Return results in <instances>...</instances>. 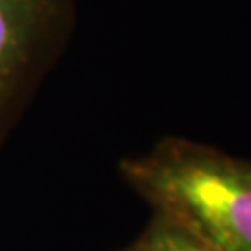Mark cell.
Wrapping results in <instances>:
<instances>
[{
  "instance_id": "6da1fadb",
  "label": "cell",
  "mask_w": 251,
  "mask_h": 251,
  "mask_svg": "<svg viewBox=\"0 0 251 251\" xmlns=\"http://www.w3.org/2000/svg\"><path fill=\"white\" fill-rule=\"evenodd\" d=\"M119 175L152 212L220 251H251V160L166 136L119 162Z\"/></svg>"
},
{
  "instance_id": "7a4b0ae2",
  "label": "cell",
  "mask_w": 251,
  "mask_h": 251,
  "mask_svg": "<svg viewBox=\"0 0 251 251\" xmlns=\"http://www.w3.org/2000/svg\"><path fill=\"white\" fill-rule=\"evenodd\" d=\"M75 19L73 0H0V140Z\"/></svg>"
},
{
  "instance_id": "3957f363",
  "label": "cell",
  "mask_w": 251,
  "mask_h": 251,
  "mask_svg": "<svg viewBox=\"0 0 251 251\" xmlns=\"http://www.w3.org/2000/svg\"><path fill=\"white\" fill-rule=\"evenodd\" d=\"M117 251H220L171 218L152 212L142 233Z\"/></svg>"
}]
</instances>
